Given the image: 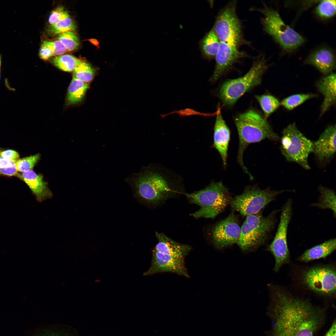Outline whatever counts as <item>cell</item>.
<instances>
[{
    "label": "cell",
    "mask_w": 336,
    "mask_h": 336,
    "mask_svg": "<svg viewBox=\"0 0 336 336\" xmlns=\"http://www.w3.org/2000/svg\"><path fill=\"white\" fill-rule=\"evenodd\" d=\"M269 336H314L326 320L324 308L278 290L272 293Z\"/></svg>",
    "instance_id": "obj_1"
},
{
    "label": "cell",
    "mask_w": 336,
    "mask_h": 336,
    "mask_svg": "<svg viewBox=\"0 0 336 336\" xmlns=\"http://www.w3.org/2000/svg\"><path fill=\"white\" fill-rule=\"evenodd\" d=\"M180 178L165 167L151 164L127 179L144 201L157 205L174 196L180 189Z\"/></svg>",
    "instance_id": "obj_2"
},
{
    "label": "cell",
    "mask_w": 336,
    "mask_h": 336,
    "mask_svg": "<svg viewBox=\"0 0 336 336\" xmlns=\"http://www.w3.org/2000/svg\"><path fill=\"white\" fill-rule=\"evenodd\" d=\"M239 138L237 161L244 171L251 179L252 176L244 166L243 155L251 143L266 139L278 141V135L275 133L266 119L256 111L250 110L238 114L234 119Z\"/></svg>",
    "instance_id": "obj_3"
},
{
    "label": "cell",
    "mask_w": 336,
    "mask_h": 336,
    "mask_svg": "<svg viewBox=\"0 0 336 336\" xmlns=\"http://www.w3.org/2000/svg\"><path fill=\"white\" fill-rule=\"evenodd\" d=\"M185 194L191 203L200 207L198 210L190 214L197 219H214L231 200L228 189L221 182H212L203 189Z\"/></svg>",
    "instance_id": "obj_4"
},
{
    "label": "cell",
    "mask_w": 336,
    "mask_h": 336,
    "mask_svg": "<svg viewBox=\"0 0 336 336\" xmlns=\"http://www.w3.org/2000/svg\"><path fill=\"white\" fill-rule=\"evenodd\" d=\"M267 68L264 58H259L243 76L228 80L220 87L218 96L224 105L231 106L245 92L259 85Z\"/></svg>",
    "instance_id": "obj_5"
},
{
    "label": "cell",
    "mask_w": 336,
    "mask_h": 336,
    "mask_svg": "<svg viewBox=\"0 0 336 336\" xmlns=\"http://www.w3.org/2000/svg\"><path fill=\"white\" fill-rule=\"evenodd\" d=\"M277 212L274 210L265 217L260 212L246 216L237 244L242 250L255 249L265 242L275 226Z\"/></svg>",
    "instance_id": "obj_6"
},
{
    "label": "cell",
    "mask_w": 336,
    "mask_h": 336,
    "mask_svg": "<svg viewBox=\"0 0 336 336\" xmlns=\"http://www.w3.org/2000/svg\"><path fill=\"white\" fill-rule=\"evenodd\" d=\"M258 10L264 15L262 22L264 30L284 50L292 51L304 43L303 37L285 23L277 11L266 5Z\"/></svg>",
    "instance_id": "obj_7"
},
{
    "label": "cell",
    "mask_w": 336,
    "mask_h": 336,
    "mask_svg": "<svg viewBox=\"0 0 336 336\" xmlns=\"http://www.w3.org/2000/svg\"><path fill=\"white\" fill-rule=\"evenodd\" d=\"M314 143L306 137L293 123L285 128L281 139V152L289 161L297 163L306 169H309V154L313 152Z\"/></svg>",
    "instance_id": "obj_8"
},
{
    "label": "cell",
    "mask_w": 336,
    "mask_h": 336,
    "mask_svg": "<svg viewBox=\"0 0 336 336\" xmlns=\"http://www.w3.org/2000/svg\"><path fill=\"white\" fill-rule=\"evenodd\" d=\"M221 42L238 47L244 43L241 24L236 13V2L227 3L218 13L212 28Z\"/></svg>",
    "instance_id": "obj_9"
},
{
    "label": "cell",
    "mask_w": 336,
    "mask_h": 336,
    "mask_svg": "<svg viewBox=\"0 0 336 336\" xmlns=\"http://www.w3.org/2000/svg\"><path fill=\"white\" fill-rule=\"evenodd\" d=\"M286 191L261 189L256 185L249 186L241 194L231 199V206L234 210L244 216L256 214L274 200L278 194Z\"/></svg>",
    "instance_id": "obj_10"
},
{
    "label": "cell",
    "mask_w": 336,
    "mask_h": 336,
    "mask_svg": "<svg viewBox=\"0 0 336 336\" xmlns=\"http://www.w3.org/2000/svg\"><path fill=\"white\" fill-rule=\"evenodd\" d=\"M292 202L289 199L282 207L280 220L273 240L268 247V251L274 257V270L278 272L287 262L289 257L287 235L288 226L292 215Z\"/></svg>",
    "instance_id": "obj_11"
},
{
    "label": "cell",
    "mask_w": 336,
    "mask_h": 336,
    "mask_svg": "<svg viewBox=\"0 0 336 336\" xmlns=\"http://www.w3.org/2000/svg\"><path fill=\"white\" fill-rule=\"evenodd\" d=\"M303 281L311 290L325 295L335 293L336 271L330 266L314 267L306 270L303 276Z\"/></svg>",
    "instance_id": "obj_12"
},
{
    "label": "cell",
    "mask_w": 336,
    "mask_h": 336,
    "mask_svg": "<svg viewBox=\"0 0 336 336\" xmlns=\"http://www.w3.org/2000/svg\"><path fill=\"white\" fill-rule=\"evenodd\" d=\"M241 227L234 212L226 218L218 222L211 228L210 237L216 248L221 249L237 244Z\"/></svg>",
    "instance_id": "obj_13"
},
{
    "label": "cell",
    "mask_w": 336,
    "mask_h": 336,
    "mask_svg": "<svg viewBox=\"0 0 336 336\" xmlns=\"http://www.w3.org/2000/svg\"><path fill=\"white\" fill-rule=\"evenodd\" d=\"M163 273H174L187 278L190 277L184 260L153 249L151 266L143 273V276Z\"/></svg>",
    "instance_id": "obj_14"
},
{
    "label": "cell",
    "mask_w": 336,
    "mask_h": 336,
    "mask_svg": "<svg viewBox=\"0 0 336 336\" xmlns=\"http://www.w3.org/2000/svg\"><path fill=\"white\" fill-rule=\"evenodd\" d=\"M247 56L249 57L246 53L240 51L238 47L220 42L215 57L216 64L214 71L209 81L212 83L216 82L238 60Z\"/></svg>",
    "instance_id": "obj_15"
},
{
    "label": "cell",
    "mask_w": 336,
    "mask_h": 336,
    "mask_svg": "<svg viewBox=\"0 0 336 336\" xmlns=\"http://www.w3.org/2000/svg\"><path fill=\"white\" fill-rule=\"evenodd\" d=\"M221 107L218 105L217 111L214 128V147L219 153L224 167L227 165L228 147L231 133L229 128L221 114Z\"/></svg>",
    "instance_id": "obj_16"
},
{
    "label": "cell",
    "mask_w": 336,
    "mask_h": 336,
    "mask_svg": "<svg viewBox=\"0 0 336 336\" xmlns=\"http://www.w3.org/2000/svg\"><path fill=\"white\" fill-rule=\"evenodd\" d=\"M336 125L328 127L314 143V152L318 160L323 162L332 157L336 151Z\"/></svg>",
    "instance_id": "obj_17"
},
{
    "label": "cell",
    "mask_w": 336,
    "mask_h": 336,
    "mask_svg": "<svg viewBox=\"0 0 336 336\" xmlns=\"http://www.w3.org/2000/svg\"><path fill=\"white\" fill-rule=\"evenodd\" d=\"M305 63L313 66L324 75L332 73L335 68V58L333 51L327 47L315 50L307 58Z\"/></svg>",
    "instance_id": "obj_18"
},
{
    "label": "cell",
    "mask_w": 336,
    "mask_h": 336,
    "mask_svg": "<svg viewBox=\"0 0 336 336\" xmlns=\"http://www.w3.org/2000/svg\"><path fill=\"white\" fill-rule=\"evenodd\" d=\"M158 242L153 249L184 260L192 250L190 245L177 242L162 233L156 232Z\"/></svg>",
    "instance_id": "obj_19"
},
{
    "label": "cell",
    "mask_w": 336,
    "mask_h": 336,
    "mask_svg": "<svg viewBox=\"0 0 336 336\" xmlns=\"http://www.w3.org/2000/svg\"><path fill=\"white\" fill-rule=\"evenodd\" d=\"M18 177L27 184L38 201L42 202L52 196V193L41 174L31 170L22 173Z\"/></svg>",
    "instance_id": "obj_20"
},
{
    "label": "cell",
    "mask_w": 336,
    "mask_h": 336,
    "mask_svg": "<svg viewBox=\"0 0 336 336\" xmlns=\"http://www.w3.org/2000/svg\"><path fill=\"white\" fill-rule=\"evenodd\" d=\"M336 77L335 73L332 72L321 78L316 83L317 88L324 97L321 106V116L335 104Z\"/></svg>",
    "instance_id": "obj_21"
},
{
    "label": "cell",
    "mask_w": 336,
    "mask_h": 336,
    "mask_svg": "<svg viewBox=\"0 0 336 336\" xmlns=\"http://www.w3.org/2000/svg\"><path fill=\"white\" fill-rule=\"evenodd\" d=\"M31 336H80L73 327L62 324H51L40 325L34 331Z\"/></svg>",
    "instance_id": "obj_22"
},
{
    "label": "cell",
    "mask_w": 336,
    "mask_h": 336,
    "mask_svg": "<svg viewBox=\"0 0 336 336\" xmlns=\"http://www.w3.org/2000/svg\"><path fill=\"white\" fill-rule=\"evenodd\" d=\"M335 238L330 239L305 251L299 258L301 261L308 262L313 260L325 258L336 249Z\"/></svg>",
    "instance_id": "obj_23"
},
{
    "label": "cell",
    "mask_w": 336,
    "mask_h": 336,
    "mask_svg": "<svg viewBox=\"0 0 336 336\" xmlns=\"http://www.w3.org/2000/svg\"><path fill=\"white\" fill-rule=\"evenodd\" d=\"M89 86V83L84 82L73 76L68 89L67 104L73 105L81 102Z\"/></svg>",
    "instance_id": "obj_24"
},
{
    "label": "cell",
    "mask_w": 336,
    "mask_h": 336,
    "mask_svg": "<svg viewBox=\"0 0 336 336\" xmlns=\"http://www.w3.org/2000/svg\"><path fill=\"white\" fill-rule=\"evenodd\" d=\"M220 41L212 29L203 38L200 42L201 52L208 59L215 57L219 49Z\"/></svg>",
    "instance_id": "obj_25"
},
{
    "label": "cell",
    "mask_w": 336,
    "mask_h": 336,
    "mask_svg": "<svg viewBox=\"0 0 336 336\" xmlns=\"http://www.w3.org/2000/svg\"><path fill=\"white\" fill-rule=\"evenodd\" d=\"M320 195L318 202L312 204L320 208L331 209L336 216V195L333 190L321 186L319 187Z\"/></svg>",
    "instance_id": "obj_26"
},
{
    "label": "cell",
    "mask_w": 336,
    "mask_h": 336,
    "mask_svg": "<svg viewBox=\"0 0 336 336\" xmlns=\"http://www.w3.org/2000/svg\"><path fill=\"white\" fill-rule=\"evenodd\" d=\"M255 97L259 103L266 119L279 106L280 103L278 99L269 94L256 95Z\"/></svg>",
    "instance_id": "obj_27"
},
{
    "label": "cell",
    "mask_w": 336,
    "mask_h": 336,
    "mask_svg": "<svg viewBox=\"0 0 336 336\" xmlns=\"http://www.w3.org/2000/svg\"><path fill=\"white\" fill-rule=\"evenodd\" d=\"M95 70L89 63L79 59L73 71V76L85 83H89L94 77Z\"/></svg>",
    "instance_id": "obj_28"
},
{
    "label": "cell",
    "mask_w": 336,
    "mask_h": 336,
    "mask_svg": "<svg viewBox=\"0 0 336 336\" xmlns=\"http://www.w3.org/2000/svg\"><path fill=\"white\" fill-rule=\"evenodd\" d=\"M336 0L320 1L315 13L320 18L325 20L333 17L336 14Z\"/></svg>",
    "instance_id": "obj_29"
},
{
    "label": "cell",
    "mask_w": 336,
    "mask_h": 336,
    "mask_svg": "<svg viewBox=\"0 0 336 336\" xmlns=\"http://www.w3.org/2000/svg\"><path fill=\"white\" fill-rule=\"evenodd\" d=\"M318 96L312 93L299 94L292 95L284 98L281 104L286 109L291 110L310 99Z\"/></svg>",
    "instance_id": "obj_30"
},
{
    "label": "cell",
    "mask_w": 336,
    "mask_h": 336,
    "mask_svg": "<svg viewBox=\"0 0 336 336\" xmlns=\"http://www.w3.org/2000/svg\"><path fill=\"white\" fill-rule=\"evenodd\" d=\"M79 59L70 54L61 55L54 58L53 63L59 69L68 72L73 71Z\"/></svg>",
    "instance_id": "obj_31"
},
{
    "label": "cell",
    "mask_w": 336,
    "mask_h": 336,
    "mask_svg": "<svg viewBox=\"0 0 336 336\" xmlns=\"http://www.w3.org/2000/svg\"><path fill=\"white\" fill-rule=\"evenodd\" d=\"M76 28V25L74 21L68 17L50 25L48 28V31L50 34L55 35L68 31H74Z\"/></svg>",
    "instance_id": "obj_32"
},
{
    "label": "cell",
    "mask_w": 336,
    "mask_h": 336,
    "mask_svg": "<svg viewBox=\"0 0 336 336\" xmlns=\"http://www.w3.org/2000/svg\"><path fill=\"white\" fill-rule=\"evenodd\" d=\"M58 40L64 46L66 50L72 51L77 49L79 40L77 34L73 31H68L59 35Z\"/></svg>",
    "instance_id": "obj_33"
},
{
    "label": "cell",
    "mask_w": 336,
    "mask_h": 336,
    "mask_svg": "<svg viewBox=\"0 0 336 336\" xmlns=\"http://www.w3.org/2000/svg\"><path fill=\"white\" fill-rule=\"evenodd\" d=\"M40 154L37 153L19 159L15 163L17 171L23 173L32 170L40 160Z\"/></svg>",
    "instance_id": "obj_34"
},
{
    "label": "cell",
    "mask_w": 336,
    "mask_h": 336,
    "mask_svg": "<svg viewBox=\"0 0 336 336\" xmlns=\"http://www.w3.org/2000/svg\"><path fill=\"white\" fill-rule=\"evenodd\" d=\"M15 163L14 161L4 159L0 156V175L18 177L19 174Z\"/></svg>",
    "instance_id": "obj_35"
},
{
    "label": "cell",
    "mask_w": 336,
    "mask_h": 336,
    "mask_svg": "<svg viewBox=\"0 0 336 336\" xmlns=\"http://www.w3.org/2000/svg\"><path fill=\"white\" fill-rule=\"evenodd\" d=\"M68 17L69 15L64 7L59 6L52 11L49 17L48 21L51 25Z\"/></svg>",
    "instance_id": "obj_36"
},
{
    "label": "cell",
    "mask_w": 336,
    "mask_h": 336,
    "mask_svg": "<svg viewBox=\"0 0 336 336\" xmlns=\"http://www.w3.org/2000/svg\"><path fill=\"white\" fill-rule=\"evenodd\" d=\"M42 43L50 49L54 55H61L66 51L64 46L58 40L53 41L44 40Z\"/></svg>",
    "instance_id": "obj_37"
},
{
    "label": "cell",
    "mask_w": 336,
    "mask_h": 336,
    "mask_svg": "<svg viewBox=\"0 0 336 336\" xmlns=\"http://www.w3.org/2000/svg\"><path fill=\"white\" fill-rule=\"evenodd\" d=\"M0 156L2 158L15 162L19 159V155L16 151L12 150H7L0 152Z\"/></svg>",
    "instance_id": "obj_38"
},
{
    "label": "cell",
    "mask_w": 336,
    "mask_h": 336,
    "mask_svg": "<svg viewBox=\"0 0 336 336\" xmlns=\"http://www.w3.org/2000/svg\"><path fill=\"white\" fill-rule=\"evenodd\" d=\"M39 54L41 58L46 60L54 55L52 51L42 43L40 49Z\"/></svg>",
    "instance_id": "obj_39"
},
{
    "label": "cell",
    "mask_w": 336,
    "mask_h": 336,
    "mask_svg": "<svg viewBox=\"0 0 336 336\" xmlns=\"http://www.w3.org/2000/svg\"><path fill=\"white\" fill-rule=\"evenodd\" d=\"M336 324L335 320L333 321L331 326L324 336H336Z\"/></svg>",
    "instance_id": "obj_40"
},
{
    "label": "cell",
    "mask_w": 336,
    "mask_h": 336,
    "mask_svg": "<svg viewBox=\"0 0 336 336\" xmlns=\"http://www.w3.org/2000/svg\"><path fill=\"white\" fill-rule=\"evenodd\" d=\"M88 40L93 45L96 46L98 49L100 48V43L96 39L91 38Z\"/></svg>",
    "instance_id": "obj_41"
},
{
    "label": "cell",
    "mask_w": 336,
    "mask_h": 336,
    "mask_svg": "<svg viewBox=\"0 0 336 336\" xmlns=\"http://www.w3.org/2000/svg\"><path fill=\"white\" fill-rule=\"evenodd\" d=\"M0 63H1V61H0Z\"/></svg>",
    "instance_id": "obj_42"
}]
</instances>
